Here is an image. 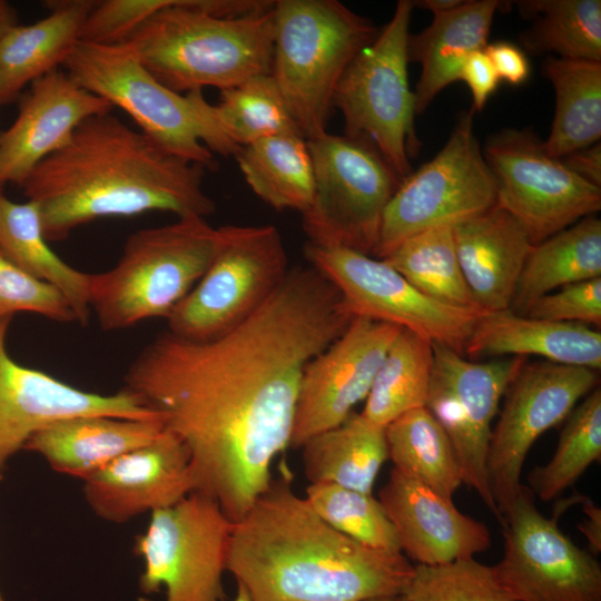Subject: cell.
Listing matches in <instances>:
<instances>
[{
	"instance_id": "obj_44",
	"label": "cell",
	"mask_w": 601,
	"mask_h": 601,
	"mask_svg": "<svg viewBox=\"0 0 601 601\" xmlns=\"http://www.w3.org/2000/svg\"><path fill=\"white\" fill-rule=\"evenodd\" d=\"M471 91L474 111H482L499 86V76L484 49L472 52L464 61L460 79Z\"/></svg>"
},
{
	"instance_id": "obj_26",
	"label": "cell",
	"mask_w": 601,
	"mask_h": 601,
	"mask_svg": "<svg viewBox=\"0 0 601 601\" xmlns=\"http://www.w3.org/2000/svg\"><path fill=\"white\" fill-rule=\"evenodd\" d=\"M497 0H469L456 8L434 13L420 33H410L408 61L421 65L416 83L415 115L423 114L435 97L460 79L466 58L487 46L494 16L503 7Z\"/></svg>"
},
{
	"instance_id": "obj_50",
	"label": "cell",
	"mask_w": 601,
	"mask_h": 601,
	"mask_svg": "<svg viewBox=\"0 0 601 601\" xmlns=\"http://www.w3.org/2000/svg\"><path fill=\"white\" fill-rule=\"evenodd\" d=\"M234 601H252L247 591L237 583V591Z\"/></svg>"
},
{
	"instance_id": "obj_37",
	"label": "cell",
	"mask_w": 601,
	"mask_h": 601,
	"mask_svg": "<svg viewBox=\"0 0 601 601\" xmlns=\"http://www.w3.org/2000/svg\"><path fill=\"white\" fill-rule=\"evenodd\" d=\"M600 460L601 390L598 386L565 418L551 460L529 473V489L542 501L555 500Z\"/></svg>"
},
{
	"instance_id": "obj_13",
	"label": "cell",
	"mask_w": 601,
	"mask_h": 601,
	"mask_svg": "<svg viewBox=\"0 0 601 601\" xmlns=\"http://www.w3.org/2000/svg\"><path fill=\"white\" fill-rule=\"evenodd\" d=\"M482 151L495 180L496 205L522 225L533 245L601 209V188L550 156L530 128L502 129Z\"/></svg>"
},
{
	"instance_id": "obj_47",
	"label": "cell",
	"mask_w": 601,
	"mask_h": 601,
	"mask_svg": "<svg viewBox=\"0 0 601 601\" xmlns=\"http://www.w3.org/2000/svg\"><path fill=\"white\" fill-rule=\"evenodd\" d=\"M580 502L585 518L578 525V529L587 538L589 551L597 555L601 551V509L584 495H581Z\"/></svg>"
},
{
	"instance_id": "obj_39",
	"label": "cell",
	"mask_w": 601,
	"mask_h": 601,
	"mask_svg": "<svg viewBox=\"0 0 601 601\" xmlns=\"http://www.w3.org/2000/svg\"><path fill=\"white\" fill-rule=\"evenodd\" d=\"M305 493L313 510L336 531L367 548L402 553L395 528L372 493L332 483H309Z\"/></svg>"
},
{
	"instance_id": "obj_1",
	"label": "cell",
	"mask_w": 601,
	"mask_h": 601,
	"mask_svg": "<svg viewBox=\"0 0 601 601\" xmlns=\"http://www.w3.org/2000/svg\"><path fill=\"white\" fill-rule=\"evenodd\" d=\"M354 318L313 266L289 269L246 321L208 341L168 331L129 364L125 388L185 444L195 491L238 521L268 487L289 446L306 365Z\"/></svg>"
},
{
	"instance_id": "obj_11",
	"label": "cell",
	"mask_w": 601,
	"mask_h": 601,
	"mask_svg": "<svg viewBox=\"0 0 601 601\" xmlns=\"http://www.w3.org/2000/svg\"><path fill=\"white\" fill-rule=\"evenodd\" d=\"M474 112L462 114L442 149L401 180L383 214L376 258L420 231L454 226L496 204L495 180L474 134Z\"/></svg>"
},
{
	"instance_id": "obj_8",
	"label": "cell",
	"mask_w": 601,
	"mask_h": 601,
	"mask_svg": "<svg viewBox=\"0 0 601 601\" xmlns=\"http://www.w3.org/2000/svg\"><path fill=\"white\" fill-rule=\"evenodd\" d=\"M413 1L400 0L390 21L343 73L333 98L344 135L371 141L400 179L413 170L420 148L414 129L415 97L407 73Z\"/></svg>"
},
{
	"instance_id": "obj_20",
	"label": "cell",
	"mask_w": 601,
	"mask_h": 601,
	"mask_svg": "<svg viewBox=\"0 0 601 601\" xmlns=\"http://www.w3.org/2000/svg\"><path fill=\"white\" fill-rule=\"evenodd\" d=\"M83 497L100 519L125 523L169 508L195 491L187 447L165 431L82 480Z\"/></svg>"
},
{
	"instance_id": "obj_16",
	"label": "cell",
	"mask_w": 601,
	"mask_h": 601,
	"mask_svg": "<svg viewBox=\"0 0 601 601\" xmlns=\"http://www.w3.org/2000/svg\"><path fill=\"white\" fill-rule=\"evenodd\" d=\"M544 516L522 484L501 523L502 560L495 575L514 601H601V565Z\"/></svg>"
},
{
	"instance_id": "obj_7",
	"label": "cell",
	"mask_w": 601,
	"mask_h": 601,
	"mask_svg": "<svg viewBox=\"0 0 601 601\" xmlns=\"http://www.w3.org/2000/svg\"><path fill=\"white\" fill-rule=\"evenodd\" d=\"M218 227L200 216L144 228L129 235L118 262L90 274V309L105 331L166 318L209 267Z\"/></svg>"
},
{
	"instance_id": "obj_32",
	"label": "cell",
	"mask_w": 601,
	"mask_h": 601,
	"mask_svg": "<svg viewBox=\"0 0 601 601\" xmlns=\"http://www.w3.org/2000/svg\"><path fill=\"white\" fill-rule=\"evenodd\" d=\"M252 190L276 210L305 213L314 196V166L300 132L263 138L235 156Z\"/></svg>"
},
{
	"instance_id": "obj_30",
	"label": "cell",
	"mask_w": 601,
	"mask_h": 601,
	"mask_svg": "<svg viewBox=\"0 0 601 601\" xmlns=\"http://www.w3.org/2000/svg\"><path fill=\"white\" fill-rule=\"evenodd\" d=\"M601 277V220L588 216L534 245L510 309L523 315L541 296L562 286Z\"/></svg>"
},
{
	"instance_id": "obj_28",
	"label": "cell",
	"mask_w": 601,
	"mask_h": 601,
	"mask_svg": "<svg viewBox=\"0 0 601 601\" xmlns=\"http://www.w3.org/2000/svg\"><path fill=\"white\" fill-rule=\"evenodd\" d=\"M0 184V255L29 274L58 288L68 300L76 322L86 326L90 316V274L62 260L43 235L37 205L16 203Z\"/></svg>"
},
{
	"instance_id": "obj_48",
	"label": "cell",
	"mask_w": 601,
	"mask_h": 601,
	"mask_svg": "<svg viewBox=\"0 0 601 601\" xmlns=\"http://www.w3.org/2000/svg\"><path fill=\"white\" fill-rule=\"evenodd\" d=\"M464 0H421L413 1L414 8L420 7L430 10L433 14L450 11L460 6Z\"/></svg>"
},
{
	"instance_id": "obj_43",
	"label": "cell",
	"mask_w": 601,
	"mask_h": 601,
	"mask_svg": "<svg viewBox=\"0 0 601 601\" xmlns=\"http://www.w3.org/2000/svg\"><path fill=\"white\" fill-rule=\"evenodd\" d=\"M553 322L601 325V277L562 286L538 298L523 314Z\"/></svg>"
},
{
	"instance_id": "obj_10",
	"label": "cell",
	"mask_w": 601,
	"mask_h": 601,
	"mask_svg": "<svg viewBox=\"0 0 601 601\" xmlns=\"http://www.w3.org/2000/svg\"><path fill=\"white\" fill-rule=\"evenodd\" d=\"M307 144L314 196L302 225L308 244L372 256L400 177L367 139L325 132Z\"/></svg>"
},
{
	"instance_id": "obj_38",
	"label": "cell",
	"mask_w": 601,
	"mask_h": 601,
	"mask_svg": "<svg viewBox=\"0 0 601 601\" xmlns=\"http://www.w3.org/2000/svg\"><path fill=\"white\" fill-rule=\"evenodd\" d=\"M214 109L224 132L239 147L278 134L299 132L270 73L221 90Z\"/></svg>"
},
{
	"instance_id": "obj_3",
	"label": "cell",
	"mask_w": 601,
	"mask_h": 601,
	"mask_svg": "<svg viewBox=\"0 0 601 601\" xmlns=\"http://www.w3.org/2000/svg\"><path fill=\"white\" fill-rule=\"evenodd\" d=\"M280 474L233 523L227 571L252 601H365L403 594L414 565L336 531Z\"/></svg>"
},
{
	"instance_id": "obj_51",
	"label": "cell",
	"mask_w": 601,
	"mask_h": 601,
	"mask_svg": "<svg viewBox=\"0 0 601 601\" xmlns=\"http://www.w3.org/2000/svg\"><path fill=\"white\" fill-rule=\"evenodd\" d=\"M365 601H408L404 594L388 595L382 598L370 599Z\"/></svg>"
},
{
	"instance_id": "obj_36",
	"label": "cell",
	"mask_w": 601,
	"mask_h": 601,
	"mask_svg": "<svg viewBox=\"0 0 601 601\" xmlns=\"http://www.w3.org/2000/svg\"><path fill=\"white\" fill-rule=\"evenodd\" d=\"M382 259L426 296L447 305L480 309L459 262L453 226L420 231Z\"/></svg>"
},
{
	"instance_id": "obj_29",
	"label": "cell",
	"mask_w": 601,
	"mask_h": 601,
	"mask_svg": "<svg viewBox=\"0 0 601 601\" xmlns=\"http://www.w3.org/2000/svg\"><path fill=\"white\" fill-rule=\"evenodd\" d=\"M309 483H332L372 493L377 474L388 460L385 427L361 413L308 439L302 446Z\"/></svg>"
},
{
	"instance_id": "obj_31",
	"label": "cell",
	"mask_w": 601,
	"mask_h": 601,
	"mask_svg": "<svg viewBox=\"0 0 601 601\" xmlns=\"http://www.w3.org/2000/svg\"><path fill=\"white\" fill-rule=\"evenodd\" d=\"M541 72L555 92V112L550 134L543 140L554 158L600 142L601 62L549 56Z\"/></svg>"
},
{
	"instance_id": "obj_21",
	"label": "cell",
	"mask_w": 601,
	"mask_h": 601,
	"mask_svg": "<svg viewBox=\"0 0 601 601\" xmlns=\"http://www.w3.org/2000/svg\"><path fill=\"white\" fill-rule=\"evenodd\" d=\"M112 105L56 69L35 80L12 125L0 134V184L21 186L33 168L61 148L87 118Z\"/></svg>"
},
{
	"instance_id": "obj_6",
	"label": "cell",
	"mask_w": 601,
	"mask_h": 601,
	"mask_svg": "<svg viewBox=\"0 0 601 601\" xmlns=\"http://www.w3.org/2000/svg\"><path fill=\"white\" fill-rule=\"evenodd\" d=\"M378 35L337 0H277L270 75L306 140L327 132L336 87Z\"/></svg>"
},
{
	"instance_id": "obj_15",
	"label": "cell",
	"mask_w": 601,
	"mask_h": 601,
	"mask_svg": "<svg viewBox=\"0 0 601 601\" xmlns=\"http://www.w3.org/2000/svg\"><path fill=\"white\" fill-rule=\"evenodd\" d=\"M433 353L425 407L452 442L462 483L476 492L501 523L487 479L492 423L506 387L528 358L510 356L474 362L447 346L434 343Z\"/></svg>"
},
{
	"instance_id": "obj_14",
	"label": "cell",
	"mask_w": 601,
	"mask_h": 601,
	"mask_svg": "<svg viewBox=\"0 0 601 601\" xmlns=\"http://www.w3.org/2000/svg\"><path fill=\"white\" fill-rule=\"evenodd\" d=\"M309 265L341 293L354 317H366L411 331L463 354L485 313L437 302L406 280L384 259L344 247L306 244Z\"/></svg>"
},
{
	"instance_id": "obj_12",
	"label": "cell",
	"mask_w": 601,
	"mask_h": 601,
	"mask_svg": "<svg viewBox=\"0 0 601 601\" xmlns=\"http://www.w3.org/2000/svg\"><path fill=\"white\" fill-rule=\"evenodd\" d=\"M233 521L210 496L193 492L150 513L134 551L144 570L140 590L165 589V601H225L223 575Z\"/></svg>"
},
{
	"instance_id": "obj_35",
	"label": "cell",
	"mask_w": 601,
	"mask_h": 601,
	"mask_svg": "<svg viewBox=\"0 0 601 601\" xmlns=\"http://www.w3.org/2000/svg\"><path fill=\"white\" fill-rule=\"evenodd\" d=\"M433 359V343L402 328L377 371L361 414L385 427L400 415L425 406Z\"/></svg>"
},
{
	"instance_id": "obj_46",
	"label": "cell",
	"mask_w": 601,
	"mask_h": 601,
	"mask_svg": "<svg viewBox=\"0 0 601 601\" xmlns=\"http://www.w3.org/2000/svg\"><path fill=\"white\" fill-rule=\"evenodd\" d=\"M563 165L587 183L601 188V144L574 150L563 158Z\"/></svg>"
},
{
	"instance_id": "obj_52",
	"label": "cell",
	"mask_w": 601,
	"mask_h": 601,
	"mask_svg": "<svg viewBox=\"0 0 601 601\" xmlns=\"http://www.w3.org/2000/svg\"><path fill=\"white\" fill-rule=\"evenodd\" d=\"M0 601H6L4 597L2 595L1 591H0Z\"/></svg>"
},
{
	"instance_id": "obj_27",
	"label": "cell",
	"mask_w": 601,
	"mask_h": 601,
	"mask_svg": "<svg viewBox=\"0 0 601 601\" xmlns=\"http://www.w3.org/2000/svg\"><path fill=\"white\" fill-rule=\"evenodd\" d=\"M92 0L49 1L50 13L31 24L12 27L0 40V105L35 80L62 66L80 41Z\"/></svg>"
},
{
	"instance_id": "obj_34",
	"label": "cell",
	"mask_w": 601,
	"mask_h": 601,
	"mask_svg": "<svg viewBox=\"0 0 601 601\" xmlns=\"http://www.w3.org/2000/svg\"><path fill=\"white\" fill-rule=\"evenodd\" d=\"M385 436L393 467L453 500L462 484L461 467L450 437L425 406L388 423Z\"/></svg>"
},
{
	"instance_id": "obj_19",
	"label": "cell",
	"mask_w": 601,
	"mask_h": 601,
	"mask_svg": "<svg viewBox=\"0 0 601 601\" xmlns=\"http://www.w3.org/2000/svg\"><path fill=\"white\" fill-rule=\"evenodd\" d=\"M11 319L0 322V472L37 431L55 421L79 415L160 417L125 387L92 393L18 363L7 348Z\"/></svg>"
},
{
	"instance_id": "obj_2",
	"label": "cell",
	"mask_w": 601,
	"mask_h": 601,
	"mask_svg": "<svg viewBox=\"0 0 601 601\" xmlns=\"http://www.w3.org/2000/svg\"><path fill=\"white\" fill-rule=\"evenodd\" d=\"M206 168L169 154L110 112L83 120L20 186L39 209L48 242L107 217L215 211L204 189Z\"/></svg>"
},
{
	"instance_id": "obj_23",
	"label": "cell",
	"mask_w": 601,
	"mask_h": 601,
	"mask_svg": "<svg viewBox=\"0 0 601 601\" xmlns=\"http://www.w3.org/2000/svg\"><path fill=\"white\" fill-rule=\"evenodd\" d=\"M459 262L476 306L510 309L518 280L534 246L522 225L496 204L453 226Z\"/></svg>"
},
{
	"instance_id": "obj_42",
	"label": "cell",
	"mask_w": 601,
	"mask_h": 601,
	"mask_svg": "<svg viewBox=\"0 0 601 601\" xmlns=\"http://www.w3.org/2000/svg\"><path fill=\"white\" fill-rule=\"evenodd\" d=\"M174 0H105L87 16L80 41L116 46L122 43L144 21Z\"/></svg>"
},
{
	"instance_id": "obj_41",
	"label": "cell",
	"mask_w": 601,
	"mask_h": 601,
	"mask_svg": "<svg viewBox=\"0 0 601 601\" xmlns=\"http://www.w3.org/2000/svg\"><path fill=\"white\" fill-rule=\"evenodd\" d=\"M19 312L59 323L76 322L68 300L58 288L30 276L0 255V322Z\"/></svg>"
},
{
	"instance_id": "obj_4",
	"label": "cell",
	"mask_w": 601,
	"mask_h": 601,
	"mask_svg": "<svg viewBox=\"0 0 601 601\" xmlns=\"http://www.w3.org/2000/svg\"><path fill=\"white\" fill-rule=\"evenodd\" d=\"M120 45L176 92L205 87L221 91L270 73L274 8L248 17L223 18L196 8L193 0H174Z\"/></svg>"
},
{
	"instance_id": "obj_40",
	"label": "cell",
	"mask_w": 601,
	"mask_h": 601,
	"mask_svg": "<svg viewBox=\"0 0 601 601\" xmlns=\"http://www.w3.org/2000/svg\"><path fill=\"white\" fill-rule=\"evenodd\" d=\"M403 594L408 601H514L493 566L474 558L441 565H414Z\"/></svg>"
},
{
	"instance_id": "obj_25",
	"label": "cell",
	"mask_w": 601,
	"mask_h": 601,
	"mask_svg": "<svg viewBox=\"0 0 601 601\" xmlns=\"http://www.w3.org/2000/svg\"><path fill=\"white\" fill-rule=\"evenodd\" d=\"M164 431L161 417L79 415L40 428L23 450L40 455L58 473L83 480L120 455L152 442Z\"/></svg>"
},
{
	"instance_id": "obj_17",
	"label": "cell",
	"mask_w": 601,
	"mask_h": 601,
	"mask_svg": "<svg viewBox=\"0 0 601 601\" xmlns=\"http://www.w3.org/2000/svg\"><path fill=\"white\" fill-rule=\"evenodd\" d=\"M598 384L597 371L548 361L525 362L510 382L487 454L489 485L502 521L522 485L521 473L532 445L563 423Z\"/></svg>"
},
{
	"instance_id": "obj_45",
	"label": "cell",
	"mask_w": 601,
	"mask_h": 601,
	"mask_svg": "<svg viewBox=\"0 0 601 601\" xmlns=\"http://www.w3.org/2000/svg\"><path fill=\"white\" fill-rule=\"evenodd\" d=\"M500 80L512 86L524 83L530 76V63L524 51L509 41L487 43L484 48Z\"/></svg>"
},
{
	"instance_id": "obj_49",
	"label": "cell",
	"mask_w": 601,
	"mask_h": 601,
	"mask_svg": "<svg viewBox=\"0 0 601 601\" xmlns=\"http://www.w3.org/2000/svg\"><path fill=\"white\" fill-rule=\"evenodd\" d=\"M16 24H18L17 13L13 7L9 2L0 0V40Z\"/></svg>"
},
{
	"instance_id": "obj_22",
	"label": "cell",
	"mask_w": 601,
	"mask_h": 601,
	"mask_svg": "<svg viewBox=\"0 0 601 601\" xmlns=\"http://www.w3.org/2000/svg\"><path fill=\"white\" fill-rule=\"evenodd\" d=\"M378 500L395 528L402 553L420 565L474 558L491 546V534L483 522L395 467Z\"/></svg>"
},
{
	"instance_id": "obj_9",
	"label": "cell",
	"mask_w": 601,
	"mask_h": 601,
	"mask_svg": "<svg viewBox=\"0 0 601 601\" xmlns=\"http://www.w3.org/2000/svg\"><path fill=\"white\" fill-rule=\"evenodd\" d=\"M288 272L276 226H220L209 267L166 317L167 331L189 341L218 337L253 315Z\"/></svg>"
},
{
	"instance_id": "obj_24",
	"label": "cell",
	"mask_w": 601,
	"mask_h": 601,
	"mask_svg": "<svg viewBox=\"0 0 601 601\" xmlns=\"http://www.w3.org/2000/svg\"><path fill=\"white\" fill-rule=\"evenodd\" d=\"M464 352L471 358L533 355L599 372L601 333L589 325L541 319L511 309L485 312L477 319Z\"/></svg>"
},
{
	"instance_id": "obj_5",
	"label": "cell",
	"mask_w": 601,
	"mask_h": 601,
	"mask_svg": "<svg viewBox=\"0 0 601 601\" xmlns=\"http://www.w3.org/2000/svg\"><path fill=\"white\" fill-rule=\"evenodd\" d=\"M62 66L77 85L126 111L145 136L174 156L214 170L213 152L235 157L242 148L224 132L203 90L167 88L122 45L79 41Z\"/></svg>"
},
{
	"instance_id": "obj_18",
	"label": "cell",
	"mask_w": 601,
	"mask_h": 601,
	"mask_svg": "<svg viewBox=\"0 0 601 601\" xmlns=\"http://www.w3.org/2000/svg\"><path fill=\"white\" fill-rule=\"evenodd\" d=\"M402 331L393 324L354 317L346 329L305 367L289 446L343 423L365 400L391 345Z\"/></svg>"
},
{
	"instance_id": "obj_33",
	"label": "cell",
	"mask_w": 601,
	"mask_h": 601,
	"mask_svg": "<svg viewBox=\"0 0 601 601\" xmlns=\"http://www.w3.org/2000/svg\"><path fill=\"white\" fill-rule=\"evenodd\" d=\"M531 19L519 37L531 55L601 62L600 0H525L514 2Z\"/></svg>"
}]
</instances>
